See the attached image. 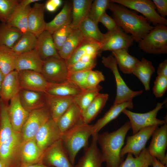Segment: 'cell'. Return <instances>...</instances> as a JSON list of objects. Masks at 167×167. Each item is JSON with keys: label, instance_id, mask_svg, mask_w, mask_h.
<instances>
[{"label": "cell", "instance_id": "obj_32", "mask_svg": "<svg viewBox=\"0 0 167 167\" xmlns=\"http://www.w3.org/2000/svg\"><path fill=\"white\" fill-rule=\"evenodd\" d=\"M107 93H99L82 114L83 122L89 124L101 112L109 99Z\"/></svg>", "mask_w": 167, "mask_h": 167}, {"label": "cell", "instance_id": "obj_37", "mask_svg": "<svg viewBox=\"0 0 167 167\" xmlns=\"http://www.w3.org/2000/svg\"><path fill=\"white\" fill-rule=\"evenodd\" d=\"M18 55L11 48L0 45V68L5 75L15 70Z\"/></svg>", "mask_w": 167, "mask_h": 167}, {"label": "cell", "instance_id": "obj_60", "mask_svg": "<svg viewBox=\"0 0 167 167\" xmlns=\"http://www.w3.org/2000/svg\"><path fill=\"white\" fill-rule=\"evenodd\" d=\"M0 167H5L0 160Z\"/></svg>", "mask_w": 167, "mask_h": 167}, {"label": "cell", "instance_id": "obj_45", "mask_svg": "<svg viewBox=\"0 0 167 167\" xmlns=\"http://www.w3.org/2000/svg\"><path fill=\"white\" fill-rule=\"evenodd\" d=\"M20 0H0V20L6 23Z\"/></svg>", "mask_w": 167, "mask_h": 167}, {"label": "cell", "instance_id": "obj_41", "mask_svg": "<svg viewBox=\"0 0 167 167\" xmlns=\"http://www.w3.org/2000/svg\"><path fill=\"white\" fill-rule=\"evenodd\" d=\"M102 88L101 86L98 85L94 88H88L82 91L74 96V103L80 110L82 114L99 93Z\"/></svg>", "mask_w": 167, "mask_h": 167}, {"label": "cell", "instance_id": "obj_46", "mask_svg": "<svg viewBox=\"0 0 167 167\" xmlns=\"http://www.w3.org/2000/svg\"><path fill=\"white\" fill-rule=\"evenodd\" d=\"M96 64V59H93L88 56H85L68 67L69 72L71 73L92 70Z\"/></svg>", "mask_w": 167, "mask_h": 167}, {"label": "cell", "instance_id": "obj_10", "mask_svg": "<svg viewBox=\"0 0 167 167\" xmlns=\"http://www.w3.org/2000/svg\"><path fill=\"white\" fill-rule=\"evenodd\" d=\"M50 117L46 104L30 112L20 133L22 142L34 139L40 128Z\"/></svg>", "mask_w": 167, "mask_h": 167}, {"label": "cell", "instance_id": "obj_16", "mask_svg": "<svg viewBox=\"0 0 167 167\" xmlns=\"http://www.w3.org/2000/svg\"><path fill=\"white\" fill-rule=\"evenodd\" d=\"M21 88L30 91L45 92L48 83L41 73L31 70L18 72Z\"/></svg>", "mask_w": 167, "mask_h": 167}, {"label": "cell", "instance_id": "obj_13", "mask_svg": "<svg viewBox=\"0 0 167 167\" xmlns=\"http://www.w3.org/2000/svg\"><path fill=\"white\" fill-rule=\"evenodd\" d=\"M42 162L52 167H74L60 139L44 151Z\"/></svg>", "mask_w": 167, "mask_h": 167}, {"label": "cell", "instance_id": "obj_1", "mask_svg": "<svg viewBox=\"0 0 167 167\" xmlns=\"http://www.w3.org/2000/svg\"><path fill=\"white\" fill-rule=\"evenodd\" d=\"M108 9L112 12L117 25L125 33L130 34L134 41L138 42L154 28L144 16L122 5L110 1Z\"/></svg>", "mask_w": 167, "mask_h": 167}, {"label": "cell", "instance_id": "obj_52", "mask_svg": "<svg viewBox=\"0 0 167 167\" xmlns=\"http://www.w3.org/2000/svg\"><path fill=\"white\" fill-rule=\"evenodd\" d=\"M158 13L162 18H165L167 16V0H153Z\"/></svg>", "mask_w": 167, "mask_h": 167}, {"label": "cell", "instance_id": "obj_28", "mask_svg": "<svg viewBox=\"0 0 167 167\" xmlns=\"http://www.w3.org/2000/svg\"><path fill=\"white\" fill-rule=\"evenodd\" d=\"M133 107L132 100L121 103L113 104L102 118L93 124V134H98L100 130L110 122L116 118L124 109H132Z\"/></svg>", "mask_w": 167, "mask_h": 167}, {"label": "cell", "instance_id": "obj_12", "mask_svg": "<svg viewBox=\"0 0 167 167\" xmlns=\"http://www.w3.org/2000/svg\"><path fill=\"white\" fill-rule=\"evenodd\" d=\"M101 43V51L109 50L111 52L128 48L133 44L134 40L130 35L125 33L119 26L105 34Z\"/></svg>", "mask_w": 167, "mask_h": 167}, {"label": "cell", "instance_id": "obj_14", "mask_svg": "<svg viewBox=\"0 0 167 167\" xmlns=\"http://www.w3.org/2000/svg\"><path fill=\"white\" fill-rule=\"evenodd\" d=\"M61 134L56 122L50 117L40 128L34 139L40 148L44 151L60 139Z\"/></svg>", "mask_w": 167, "mask_h": 167}, {"label": "cell", "instance_id": "obj_49", "mask_svg": "<svg viewBox=\"0 0 167 167\" xmlns=\"http://www.w3.org/2000/svg\"><path fill=\"white\" fill-rule=\"evenodd\" d=\"M167 89V77L157 75L154 82L153 93L156 98L162 97Z\"/></svg>", "mask_w": 167, "mask_h": 167}, {"label": "cell", "instance_id": "obj_22", "mask_svg": "<svg viewBox=\"0 0 167 167\" xmlns=\"http://www.w3.org/2000/svg\"><path fill=\"white\" fill-rule=\"evenodd\" d=\"M43 61L36 50L19 55L16 61L15 70L19 72L23 70H31L41 73Z\"/></svg>", "mask_w": 167, "mask_h": 167}, {"label": "cell", "instance_id": "obj_42", "mask_svg": "<svg viewBox=\"0 0 167 167\" xmlns=\"http://www.w3.org/2000/svg\"><path fill=\"white\" fill-rule=\"evenodd\" d=\"M37 37L33 34L28 31L23 34L11 49L19 55L36 49Z\"/></svg>", "mask_w": 167, "mask_h": 167}, {"label": "cell", "instance_id": "obj_47", "mask_svg": "<svg viewBox=\"0 0 167 167\" xmlns=\"http://www.w3.org/2000/svg\"><path fill=\"white\" fill-rule=\"evenodd\" d=\"M73 29L70 25L64 26L54 32L52 36L55 47L59 50Z\"/></svg>", "mask_w": 167, "mask_h": 167}, {"label": "cell", "instance_id": "obj_43", "mask_svg": "<svg viewBox=\"0 0 167 167\" xmlns=\"http://www.w3.org/2000/svg\"><path fill=\"white\" fill-rule=\"evenodd\" d=\"M152 161L153 156L150 154L148 148H145L136 157H134L131 153H128L126 159L119 167H143L147 163H152Z\"/></svg>", "mask_w": 167, "mask_h": 167}, {"label": "cell", "instance_id": "obj_3", "mask_svg": "<svg viewBox=\"0 0 167 167\" xmlns=\"http://www.w3.org/2000/svg\"><path fill=\"white\" fill-rule=\"evenodd\" d=\"M93 134V124L83 122L61 133L60 139L72 165L79 151L83 148L85 149L89 146L88 140Z\"/></svg>", "mask_w": 167, "mask_h": 167}, {"label": "cell", "instance_id": "obj_30", "mask_svg": "<svg viewBox=\"0 0 167 167\" xmlns=\"http://www.w3.org/2000/svg\"><path fill=\"white\" fill-rule=\"evenodd\" d=\"M72 3L66 2L60 11L54 19L46 23L45 30L52 34L55 31L64 26L70 25L71 21Z\"/></svg>", "mask_w": 167, "mask_h": 167}, {"label": "cell", "instance_id": "obj_27", "mask_svg": "<svg viewBox=\"0 0 167 167\" xmlns=\"http://www.w3.org/2000/svg\"><path fill=\"white\" fill-rule=\"evenodd\" d=\"M82 122H83L82 113L74 103L56 122L61 133L69 130Z\"/></svg>", "mask_w": 167, "mask_h": 167}, {"label": "cell", "instance_id": "obj_48", "mask_svg": "<svg viewBox=\"0 0 167 167\" xmlns=\"http://www.w3.org/2000/svg\"><path fill=\"white\" fill-rule=\"evenodd\" d=\"M90 71L69 73L68 80L82 91L88 89L87 78Z\"/></svg>", "mask_w": 167, "mask_h": 167}, {"label": "cell", "instance_id": "obj_19", "mask_svg": "<svg viewBox=\"0 0 167 167\" xmlns=\"http://www.w3.org/2000/svg\"><path fill=\"white\" fill-rule=\"evenodd\" d=\"M46 104L51 118L55 122L74 103V96H61L45 92Z\"/></svg>", "mask_w": 167, "mask_h": 167}, {"label": "cell", "instance_id": "obj_34", "mask_svg": "<svg viewBox=\"0 0 167 167\" xmlns=\"http://www.w3.org/2000/svg\"><path fill=\"white\" fill-rule=\"evenodd\" d=\"M78 28L73 30L60 49L58 51L61 58L67 60L84 39Z\"/></svg>", "mask_w": 167, "mask_h": 167}, {"label": "cell", "instance_id": "obj_38", "mask_svg": "<svg viewBox=\"0 0 167 167\" xmlns=\"http://www.w3.org/2000/svg\"><path fill=\"white\" fill-rule=\"evenodd\" d=\"M78 28L85 39L101 43L104 38L105 34L101 32L98 24L89 17L82 21Z\"/></svg>", "mask_w": 167, "mask_h": 167}, {"label": "cell", "instance_id": "obj_35", "mask_svg": "<svg viewBox=\"0 0 167 167\" xmlns=\"http://www.w3.org/2000/svg\"><path fill=\"white\" fill-rule=\"evenodd\" d=\"M128 49H122L112 52L119 70L123 73L130 74L136 64L139 61L137 58L131 55Z\"/></svg>", "mask_w": 167, "mask_h": 167}, {"label": "cell", "instance_id": "obj_58", "mask_svg": "<svg viewBox=\"0 0 167 167\" xmlns=\"http://www.w3.org/2000/svg\"><path fill=\"white\" fill-rule=\"evenodd\" d=\"M5 75L3 74L0 68V82H2L3 81Z\"/></svg>", "mask_w": 167, "mask_h": 167}, {"label": "cell", "instance_id": "obj_44", "mask_svg": "<svg viewBox=\"0 0 167 167\" xmlns=\"http://www.w3.org/2000/svg\"><path fill=\"white\" fill-rule=\"evenodd\" d=\"M110 0H95L92 2L89 18L98 24L99 19L108 9Z\"/></svg>", "mask_w": 167, "mask_h": 167}, {"label": "cell", "instance_id": "obj_29", "mask_svg": "<svg viewBox=\"0 0 167 167\" xmlns=\"http://www.w3.org/2000/svg\"><path fill=\"white\" fill-rule=\"evenodd\" d=\"M91 0H73L72 2L71 21L70 25L73 29L89 17L92 2Z\"/></svg>", "mask_w": 167, "mask_h": 167}, {"label": "cell", "instance_id": "obj_54", "mask_svg": "<svg viewBox=\"0 0 167 167\" xmlns=\"http://www.w3.org/2000/svg\"><path fill=\"white\" fill-rule=\"evenodd\" d=\"M158 75L167 77V60L165 59L159 65L157 70Z\"/></svg>", "mask_w": 167, "mask_h": 167}, {"label": "cell", "instance_id": "obj_61", "mask_svg": "<svg viewBox=\"0 0 167 167\" xmlns=\"http://www.w3.org/2000/svg\"><path fill=\"white\" fill-rule=\"evenodd\" d=\"M1 84V82H0V97Z\"/></svg>", "mask_w": 167, "mask_h": 167}, {"label": "cell", "instance_id": "obj_40", "mask_svg": "<svg viewBox=\"0 0 167 167\" xmlns=\"http://www.w3.org/2000/svg\"><path fill=\"white\" fill-rule=\"evenodd\" d=\"M8 105L0 98V143L10 137L14 132L8 114Z\"/></svg>", "mask_w": 167, "mask_h": 167}, {"label": "cell", "instance_id": "obj_51", "mask_svg": "<svg viewBox=\"0 0 167 167\" xmlns=\"http://www.w3.org/2000/svg\"><path fill=\"white\" fill-rule=\"evenodd\" d=\"M99 22L106 28L108 32L113 30L118 26L114 19L107 15L106 12L101 16Z\"/></svg>", "mask_w": 167, "mask_h": 167}, {"label": "cell", "instance_id": "obj_11", "mask_svg": "<svg viewBox=\"0 0 167 167\" xmlns=\"http://www.w3.org/2000/svg\"><path fill=\"white\" fill-rule=\"evenodd\" d=\"M158 127V126L156 125L147 127L140 130L133 135L127 136L126 144L121 151V156L123 158L128 153L133 154L135 157L138 156L145 148L148 141Z\"/></svg>", "mask_w": 167, "mask_h": 167}, {"label": "cell", "instance_id": "obj_4", "mask_svg": "<svg viewBox=\"0 0 167 167\" xmlns=\"http://www.w3.org/2000/svg\"><path fill=\"white\" fill-rule=\"evenodd\" d=\"M139 43V48L148 54H156L167 53V27L158 25Z\"/></svg>", "mask_w": 167, "mask_h": 167}, {"label": "cell", "instance_id": "obj_2", "mask_svg": "<svg viewBox=\"0 0 167 167\" xmlns=\"http://www.w3.org/2000/svg\"><path fill=\"white\" fill-rule=\"evenodd\" d=\"M130 129V122L127 121L114 131L97 134V144L99 145L104 162L106 163V167L120 166L123 161L121 151L126 135Z\"/></svg>", "mask_w": 167, "mask_h": 167}, {"label": "cell", "instance_id": "obj_21", "mask_svg": "<svg viewBox=\"0 0 167 167\" xmlns=\"http://www.w3.org/2000/svg\"><path fill=\"white\" fill-rule=\"evenodd\" d=\"M45 9L43 3L35 2L28 14V31L37 37L45 30L46 23L44 19Z\"/></svg>", "mask_w": 167, "mask_h": 167}, {"label": "cell", "instance_id": "obj_9", "mask_svg": "<svg viewBox=\"0 0 167 167\" xmlns=\"http://www.w3.org/2000/svg\"><path fill=\"white\" fill-rule=\"evenodd\" d=\"M22 140L20 133L14 132L0 143V160L5 167H19Z\"/></svg>", "mask_w": 167, "mask_h": 167}, {"label": "cell", "instance_id": "obj_39", "mask_svg": "<svg viewBox=\"0 0 167 167\" xmlns=\"http://www.w3.org/2000/svg\"><path fill=\"white\" fill-rule=\"evenodd\" d=\"M82 91L68 80L58 84L48 83L45 92L49 94L61 96H75Z\"/></svg>", "mask_w": 167, "mask_h": 167}, {"label": "cell", "instance_id": "obj_18", "mask_svg": "<svg viewBox=\"0 0 167 167\" xmlns=\"http://www.w3.org/2000/svg\"><path fill=\"white\" fill-rule=\"evenodd\" d=\"M10 101L8 111L11 125L14 132L20 133L30 112L22 105L18 94Z\"/></svg>", "mask_w": 167, "mask_h": 167}, {"label": "cell", "instance_id": "obj_36", "mask_svg": "<svg viewBox=\"0 0 167 167\" xmlns=\"http://www.w3.org/2000/svg\"><path fill=\"white\" fill-rule=\"evenodd\" d=\"M23 33L17 28L6 23L0 24V45L12 48Z\"/></svg>", "mask_w": 167, "mask_h": 167}, {"label": "cell", "instance_id": "obj_50", "mask_svg": "<svg viewBox=\"0 0 167 167\" xmlns=\"http://www.w3.org/2000/svg\"><path fill=\"white\" fill-rule=\"evenodd\" d=\"M105 77L102 73L97 70H90L87 78L88 88H94L97 86L101 82L105 80Z\"/></svg>", "mask_w": 167, "mask_h": 167}, {"label": "cell", "instance_id": "obj_59", "mask_svg": "<svg viewBox=\"0 0 167 167\" xmlns=\"http://www.w3.org/2000/svg\"><path fill=\"white\" fill-rule=\"evenodd\" d=\"M152 163L148 162L143 167H149L150 166H152Z\"/></svg>", "mask_w": 167, "mask_h": 167}, {"label": "cell", "instance_id": "obj_20", "mask_svg": "<svg viewBox=\"0 0 167 167\" xmlns=\"http://www.w3.org/2000/svg\"><path fill=\"white\" fill-rule=\"evenodd\" d=\"M97 134L92 135L90 145L85 149L84 154L74 167H102L104 160L98 146Z\"/></svg>", "mask_w": 167, "mask_h": 167}, {"label": "cell", "instance_id": "obj_55", "mask_svg": "<svg viewBox=\"0 0 167 167\" xmlns=\"http://www.w3.org/2000/svg\"><path fill=\"white\" fill-rule=\"evenodd\" d=\"M152 166V167H167L156 157L153 156V161Z\"/></svg>", "mask_w": 167, "mask_h": 167}, {"label": "cell", "instance_id": "obj_15", "mask_svg": "<svg viewBox=\"0 0 167 167\" xmlns=\"http://www.w3.org/2000/svg\"><path fill=\"white\" fill-rule=\"evenodd\" d=\"M152 139L148 148L150 154L156 157L161 163L167 166V122L158 127L153 132Z\"/></svg>", "mask_w": 167, "mask_h": 167}, {"label": "cell", "instance_id": "obj_26", "mask_svg": "<svg viewBox=\"0 0 167 167\" xmlns=\"http://www.w3.org/2000/svg\"><path fill=\"white\" fill-rule=\"evenodd\" d=\"M100 43L84 38V41L66 62L68 66L78 61L83 56L87 54L97 57L101 51Z\"/></svg>", "mask_w": 167, "mask_h": 167}, {"label": "cell", "instance_id": "obj_53", "mask_svg": "<svg viewBox=\"0 0 167 167\" xmlns=\"http://www.w3.org/2000/svg\"><path fill=\"white\" fill-rule=\"evenodd\" d=\"M62 4L61 0H49L45 4V9L48 11L53 12L59 8Z\"/></svg>", "mask_w": 167, "mask_h": 167}, {"label": "cell", "instance_id": "obj_57", "mask_svg": "<svg viewBox=\"0 0 167 167\" xmlns=\"http://www.w3.org/2000/svg\"><path fill=\"white\" fill-rule=\"evenodd\" d=\"M20 167H52L48 166L42 162H40L31 165L22 166Z\"/></svg>", "mask_w": 167, "mask_h": 167}, {"label": "cell", "instance_id": "obj_8", "mask_svg": "<svg viewBox=\"0 0 167 167\" xmlns=\"http://www.w3.org/2000/svg\"><path fill=\"white\" fill-rule=\"evenodd\" d=\"M41 74L48 83L58 84L68 80L69 71L65 60L51 58L43 61Z\"/></svg>", "mask_w": 167, "mask_h": 167}, {"label": "cell", "instance_id": "obj_56", "mask_svg": "<svg viewBox=\"0 0 167 167\" xmlns=\"http://www.w3.org/2000/svg\"><path fill=\"white\" fill-rule=\"evenodd\" d=\"M39 0H20V2L23 5L25 6L30 5V4L33 2H38Z\"/></svg>", "mask_w": 167, "mask_h": 167}, {"label": "cell", "instance_id": "obj_17", "mask_svg": "<svg viewBox=\"0 0 167 167\" xmlns=\"http://www.w3.org/2000/svg\"><path fill=\"white\" fill-rule=\"evenodd\" d=\"M43 152L34 139L23 141L20 148L19 167L42 162Z\"/></svg>", "mask_w": 167, "mask_h": 167}, {"label": "cell", "instance_id": "obj_6", "mask_svg": "<svg viewBox=\"0 0 167 167\" xmlns=\"http://www.w3.org/2000/svg\"><path fill=\"white\" fill-rule=\"evenodd\" d=\"M101 62L106 67L110 69L114 75L116 85V94L113 104L123 103L133 98L143 92V90L134 91L130 89L120 75L115 60L112 54L103 56Z\"/></svg>", "mask_w": 167, "mask_h": 167}, {"label": "cell", "instance_id": "obj_5", "mask_svg": "<svg viewBox=\"0 0 167 167\" xmlns=\"http://www.w3.org/2000/svg\"><path fill=\"white\" fill-rule=\"evenodd\" d=\"M166 101L158 103L152 110L143 113H136L124 109L122 112L129 118L133 135L144 128L152 126L162 125L167 122V118L160 120L156 118L159 111L164 108Z\"/></svg>", "mask_w": 167, "mask_h": 167}, {"label": "cell", "instance_id": "obj_25", "mask_svg": "<svg viewBox=\"0 0 167 167\" xmlns=\"http://www.w3.org/2000/svg\"><path fill=\"white\" fill-rule=\"evenodd\" d=\"M35 49L43 61L51 58H61L55 47L52 34L47 30H44L37 37Z\"/></svg>", "mask_w": 167, "mask_h": 167}, {"label": "cell", "instance_id": "obj_23", "mask_svg": "<svg viewBox=\"0 0 167 167\" xmlns=\"http://www.w3.org/2000/svg\"><path fill=\"white\" fill-rule=\"evenodd\" d=\"M18 94L22 105L29 112L46 105L44 92L21 89Z\"/></svg>", "mask_w": 167, "mask_h": 167}, {"label": "cell", "instance_id": "obj_7", "mask_svg": "<svg viewBox=\"0 0 167 167\" xmlns=\"http://www.w3.org/2000/svg\"><path fill=\"white\" fill-rule=\"evenodd\" d=\"M126 7L137 11L143 15L149 22L157 25H167V20L161 17L156 11V7L150 0H111Z\"/></svg>", "mask_w": 167, "mask_h": 167}, {"label": "cell", "instance_id": "obj_31", "mask_svg": "<svg viewBox=\"0 0 167 167\" xmlns=\"http://www.w3.org/2000/svg\"><path fill=\"white\" fill-rule=\"evenodd\" d=\"M31 8L30 5L25 6L19 2L6 23L17 28L23 34L28 32V19Z\"/></svg>", "mask_w": 167, "mask_h": 167}, {"label": "cell", "instance_id": "obj_24", "mask_svg": "<svg viewBox=\"0 0 167 167\" xmlns=\"http://www.w3.org/2000/svg\"><path fill=\"white\" fill-rule=\"evenodd\" d=\"M21 89L18 72L14 70L5 75L1 82L0 98L8 105L9 101L19 93Z\"/></svg>", "mask_w": 167, "mask_h": 167}, {"label": "cell", "instance_id": "obj_33", "mask_svg": "<svg viewBox=\"0 0 167 167\" xmlns=\"http://www.w3.org/2000/svg\"><path fill=\"white\" fill-rule=\"evenodd\" d=\"M155 71L152 62L143 58L136 64L132 73L141 82L145 90L148 91L151 77Z\"/></svg>", "mask_w": 167, "mask_h": 167}]
</instances>
